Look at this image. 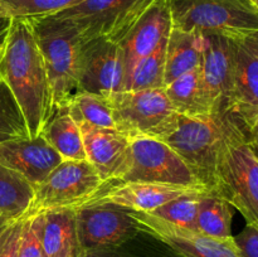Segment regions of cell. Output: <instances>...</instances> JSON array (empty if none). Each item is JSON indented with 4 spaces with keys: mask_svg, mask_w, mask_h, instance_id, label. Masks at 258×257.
<instances>
[{
    "mask_svg": "<svg viewBox=\"0 0 258 257\" xmlns=\"http://www.w3.org/2000/svg\"><path fill=\"white\" fill-rule=\"evenodd\" d=\"M0 77L22 110L29 138L42 135L54 106L47 68L29 18H12L0 47Z\"/></svg>",
    "mask_w": 258,
    "mask_h": 257,
    "instance_id": "1",
    "label": "cell"
},
{
    "mask_svg": "<svg viewBox=\"0 0 258 257\" xmlns=\"http://www.w3.org/2000/svg\"><path fill=\"white\" fill-rule=\"evenodd\" d=\"M247 133L248 128L236 113L216 111L201 117L179 115L176 125L161 140L186 161L209 191L216 193V171L222 150Z\"/></svg>",
    "mask_w": 258,
    "mask_h": 257,
    "instance_id": "2",
    "label": "cell"
},
{
    "mask_svg": "<svg viewBox=\"0 0 258 257\" xmlns=\"http://www.w3.org/2000/svg\"><path fill=\"white\" fill-rule=\"evenodd\" d=\"M29 19L47 68L55 110L67 105L78 91L81 53L85 40L70 22L54 15Z\"/></svg>",
    "mask_w": 258,
    "mask_h": 257,
    "instance_id": "3",
    "label": "cell"
},
{
    "mask_svg": "<svg viewBox=\"0 0 258 257\" xmlns=\"http://www.w3.org/2000/svg\"><path fill=\"white\" fill-rule=\"evenodd\" d=\"M115 128L128 139L168 135L178 121L164 88L120 91L108 97Z\"/></svg>",
    "mask_w": 258,
    "mask_h": 257,
    "instance_id": "4",
    "label": "cell"
},
{
    "mask_svg": "<svg viewBox=\"0 0 258 257\" xmlns=\"http://www.w3.org/2000/svg\"><path fill=\"white\" fill-rule=\"evenodd\" d=\"M214 191L258 228V158L247 135L227 144L219 156Z\"/></svg>",
    "mask_w": 258,
    "mask_h": 257,
    "instance_id": "5",
    "label": "cell"
},
{
    "mask_svg": "<svg viewBox=\"0 0 258 257\" xmlns=\"http://www.w3.org/2000/svg\"><path fill=\"white\" fill-rule=\"evenodd\" d=\"M117 183L164 184L209 191L186 161L156 138L131 139L127 168Z\"/></svg>",
    "mask_w": 258,
    "mask_h": 257,
    "instance_id": "6",
    "label": "cell"
},
{
    "mask_svg": "<svg viewBox=\"0 0 258 257\" xmlns=\"http://www.w3.org/2000/svg\"><path fill=\"white\" fill-rule=\"evenodd\" d=\"M173 27L231 34L258 30V9L251 0H168Z\"/></svg>",
    "mask_w": 258,
    "mask_h": 257,
    "instance_id": "7",
    "label": "cell"
},
{
    "mask_svg": "<svg viewBox=\"0 0 258 257\" xmlns=\"http://www.w3.org/2000/svg\"><path fill=\"white\" fill-rule=\"evenodd\" d=\"M105 185L88 160H62L42 183L34 186V202L29 214L80 208Z\"/></svg>",
    "mask_w": 258,
    "mask_h": 257,
    "instance_id": "8",
    "label": "cell"
},
{
    "mask_svg": "<svg viewBox=\"0 0 258 257\" xmlns=\"http://www.w3.org/2000/svg\"><path fill=\"white\" fill-rule=\"evenodd\" d=\"M153 0H83L54 14L70 22L83 40L105 39L120 42Z\"/></svg>",
    "mask_w": 258,
    "mask_h": 257,
    "instance_id": "9",
    "label": "cell"
},
{
    "mask_svg": "<svg viewBox=\"0 0 258 257\" xmlns=\"http://www.w3.org/2000/svg\"><path fill=\"white\" fill-rule=\"evenodd\" d=\"M76 227L82 257L88 252L121 246L139 232L130 211L113 204L76 208Z\"/></svg>",
    "mask_w": 258,
    "mask_h": 257,
    "instance_id": "10",
    "label": "cell"
},
{
    "mask_svg": "<svg viewBox=\"0 0 258 257\" xmlns=\"http://www.w3.org/2000/svg\"><path fill=\"white\" fill-rule=\"evenodd\" d=\"M125 58L120 43L105 38L85 40L78 91L110 97L125 90Z\"/></svg>",
    "mask_w": 258,
    "mask_h": 257,
    "instance_id": "11",
    "label": "cell"
},
{
    "mask_svg": "<svg viewBox=\"0 0 258 257\" xmlns=\"http://www.w3.org/2000/svg\"><path fill=\"white\" fill-rule=\"evenodd\" d=\"M203 60L201 72L204 90L214 111H232L234 87L233 34L223 32H202ZM234 113V112H233Z\"/></svg>",
    "mask_w": 258,
    "mask_h": 257,
    "instance_id": "12",
    "label": "cell"
},
{
    "mask_svg": "<svg viewBox=\"0 0 258 257\" xmlns=\"http://www.w3.org/2000/svg\"><path fill=\"white\" fill-rule=\"evenodd\" d=\"M139 231L158 239L180 257H241L234 239H219L173 226L141 212H131Z\"/></svg>",
    "mask_w": 258,
    "mask_h": 257,
    "instance_id": "13",
    "label": "cell"
},
{
    "mask_svg": "<svg viewBox=\"0 0 258 257\" xmlns=\"http://www.w3.org/2000/svg\"><path fill=\"white\" fill-rule=\"evenodd\" d=\"M77 125L82 134L86 159L106 184L117 183L127 168L130 139L115 128L96 127L87 123Z\"/></svg>",
    "mask_w": 258,
    "mask_h": 257,
    "instance_id": "14",
    "label": "cell"
},
{
    "mask_svg": "<svg viewBox=\"0 0 258 257\" xmlns=\"http://www.w3.org/2000/svg\"><path fill=\"white\" fill-rule=\"evenodd\" d=\"M171 29L173 19L168 0H153L118 42L125 58L126 77L138 60L153 53L168 39Z\"/></svg>",
    "mask_w": 258,
    "mask_h": 257,
    "instance_id": "15",
    "label": "cell"
},
{
    "mask_svg": "<svg viewBox=\"0 0 258 257\" xmlns=\"http://www.w3.org/2000/svg\"><path fill=\"white\" fill-rule=\"evenodd\" d=\"M193 193H211V191L153 183L106 184L102 189L93 194L83 206L113 204V206L122 207L131 212L148 213L173 199Z\"/></svg>",
    "mask_w": 258,
    "mask_h": 257,
    "instance_id": "16",
    "label": "cell"
},
{
    "mask_svg": "<svg viewBox=\"0 0 258 257\" xmlns=\"http://www.w3.org/2000/svg\"><path fill=\"white\" fill-rule=\"evenodd\" d=\"M62 160L42 135L0 143V164L22 174L34 186Z\"/></svg>",
    "mask_w": 258,
    "mask_h": 257,
    "instance_id": "17",
    "label": "cell"
},
{
    "mask_svg": "<svg viewBox=\"0 0 258 257\" xmlns=\"http://www.w3.org/2000/svg\"><path fill=\"white\" fill-rule=\"evenodd\" d=\"M234 87L232 110L251 128L258 122V55L238 34H233Z\"/></svg>",
    "mask_w": 258,
    "mask_h": 257,
    "instance_id": "18",
    "label": "cell"
},
{
    "mask_svg": "<svg viewBox=\"0 0 258 257\" xmlns=\"http://www.w3.org/2000/svg\"><path fill=\"white\" fill-rule=\"evenodd\" d=\"M43 257H82L76 227V209L43 212Z\"/></svg>",
    "mask_w": 258,
    "mask_h": 257,
    "instance_id": "19",
    "label": "cell"
},
{
    "mask_svg": "<svg viewBox=\"0 0 258 257\" xmlns=\"http://www.w3.org/2000/svg\"><path fill=\"white\" fill-rule=\"evenodd\" d=\"M203 60V34L201 30L173 27L165 49V86L175 78L198 70Z\"/></svg>",
    "mask_w": 258,
    "mask_h": 257,
    "instance_id": "20",
    "label": "cell"
},
{
    "mask_svg": "<svg viewBox=\"0 0 258 257\" xmlns=\"http://www.w3.org/2000/svg\"><path fill=\"white\" fill-rule=\"evenodd\" d=\"M164 90L178 115L201 117L216 112L204 90L201 68L175 78Z\"/></svg>",
    "mask_w": 258,
    "mask_h": 257,
    "instance_id": "21",
    "label": "cell"
},
{
    "mask_svg": "<svg viewBox=\"0 0 258 257\" xmlns=\"http://www.w3.org/2000/svg\"><path fill=\"white\" fill-rule=\"evenodd\" d=\"M34 194V185L22 174L0 164V224L27 217Z\"/></svg>",
    "mask_w": 258,
    "mask_h": 257,
    "instance_id": "22",
    "label": "cell"
},
{
    "mask_svg": "<svg viewBox=\"0 0 258 257\" xmlns=\"http://www.w3.org/2000/svg\"><path fill=\"white\" fill-rule=\"evenodd\" d=\"M42 136L63 160H87L80 126L68 112L67 106L55 108Z\"/></svg>",
    "mask_w": 258,
    "mask_h": 257,
    "instance_id": "23",
    "label": "cell"
},
{
    "mask_svg": "<svg viewBox=\"0 0 258 257\" xmlns=\"http://www.w3.org/2000/svg\"><path fill=\"white\" fill-rule=\"evenodd\" d=\"M233 207L216 193H206L199 203L197 231L219 239L233 238Z\"/></svg>",
    "mask_w": 258,
    "mask_h": 257,
    "instance_id": "24",
    "label": "cell"
},
{
    "mask_svg": "<svg viewBox=\"0 0 258 257\" xmlns=\"http://www.w3.org/2000/svg\"><path fill=\"white\" fill-rule=\"evenodd\" d=\"M66 106L77 123H87L102 128H115L112 107L108 97L78 91Z\"/></svg>",
    "mask_w": 258,
    "mask_h": 257,
    "instance_id": "25",
    "label": "cell"
},
{
    "mask_svg": "<svg viewBox=\"0 0 258 257\" xmlns=\"http://www.w3.org/2000/svg\"><path fill=\"white\" fill-rule=\"evenodd\" d=\"M168 39L150 54L134 65L127 73L123 91H141L165 87V49Z\"/></svg>",
    "mask_w": 258,
    "mask_h": 257,
    "instance_id": "26",
    "label": "cell"
},
{
    "mask_svg": "<svg viewBox=\"0 0 258 257\" xmlns=\"http://www.w3.org/2000/svg\"><path fill=\"white\" fill-rule=\"evenodd\" d=\"M204 194L206 193L185 194L163 204L154 211L148 212L146 214L173 226L197 231V214H198L199 203Z\"/></svg>",
    "mask_w": 258,
    "mask_h": 257,
    "instance_id": "27",
    "label": "cell"
},
{
    "mask_svg": "<svg viewBox=\"0 0 258 257\" xmlns=\"http://www.w3.org/2000/svg\"><path fill=\"white\" fill-rule=\"evenodd\" d=\"M29 138L24 116L7 83L0 77V143Z\"/></svg>",
    "mask_w": 258,
    "mask_h": 257,
    "instance_id": "28",
    "label": "cell"
},
{
    "mask_svg": "<svg viewBox=\"0 0 258 257\" xmlns=\"http://www.w3.org/2000/svg\"><path fill=\"white\" fill-rule=\"evenodd\" d=\"M10 18H40L54 15L83 0H2Z\"/></svg>",
    "mask_w": 258,
    "mask_h": 257,
    "instance_id": "29",
    "label": "cell"
},
{
    "mask_svg": "<svg viewBox=\"0 0 258 257\" xmlns=\"http://www.w3.org/2000/svg\"><path fill=\"white\" fill-rule=\"evenodd\" d=\"M43 213L28 214L24 219L18 257H43Z\"/></svg>",
    "mask_w": 258,
    "mask_h": 257,
    "instance_id": "30",
    "label": "cell"
},
{
    "mask_svg": "<svg viewBox=\"0 0 258 257\" xmlns=\"http://www.w3.org/2000/svg\"><path fill=\"white\" fill-rule=\"evenodd\" d=\"M24 219L8 222L0 229V257H18Z\"/></svg>",
    "mask_w": 258,
    "mask_h": 257,
    "instance_id": "31",
    "label": "cell"
},
{
    "mask_svg": "<svg viewBox=\"0 0 258 257\" xmlns=\"http://www.w3.org/2000/svg\"><path fill=\"white\" fill-rule=\"evenodd\" d=\"M241 257H258V228L247 224L243 231L233 236Z\"/></svg>",
    "mask_w": 258,
    "mask_h": 257,
    "instance_id": "32",
    "label": "cell"
},
{
    "mask_svg": "<svg viewBox=\"0 0 258 257\" xmlns=\"http://www.w3.org/2000/svg\"><path fill=\"white\" fill-rule=\"evenodd\" d=\"M83 257H139V256L122 253V252L116 251L115 247H111V248L98 249V251L88 252V253H86Z\"/></svg>",
    "mask_w": 258,
    "mask_h": 257,
    "instance_id": "33",
    "label": "cell"
},
{
    "mask_svg": "<svg viewBox=\"0 0 258 257\" xmlns=\"http://www.w3.org/2000/svg\"><path fill=\"white\" fill-rule=\"evenodd\" d=\"M242 38L244 43L253 50L258 55V30H253V32L243 33V34H238Z\"/></svg>",
    "mask_w": 258,
    "mask_h": 257,
    "instance_id": "34",
    "label": "cell"
},
{
    "mask_svg": "<svg viewBox=\"0 0 258 257\" xmlns=\"http://www.w3.org/2000/svg\"><path fill=\"white\" fill-rule=\"evenodd\" d=\"M247 141L258 158V122L254 126H252L247 133Z\"/></svg>",
    "mask_w": 258,
    "mask_h": 257,
    "instance_id": "35",
    "label": "cell"
},
{
    "mask_svg": "<svg viewBox=\"0 0 258 257\" xmlns=\"http://www.w3.org/2000/svg\"><path fill=\"white\" fill-rule=\"evenodd\" d=\"M10 22H12V18L10 17L0 18V47H2L3 42H4L5 37H7L8 34V30H9V27H10Z\"/></svg>",
    "mask_w": 258,
    "mask_h": 257,
    "instance_id": "36",
    "label": "cell"
},
{
    "mask_svg": "<svg viewBox=\"0 0 258 257\" xmlns=\"http://www.w3.org/2000/svg\"><path fill=\"white\" fill-rule=\"evenodd\" d=\"M5 17H10L9 13H8L7 7L4 5V3L0 0V18H5Z\"/></svg>",
    "mask_w": 258,
    "mask_h": 257,
    "instance_id": "37",
    "label": "cell"
},
{
    "mask_svg": "<svg viewBox=\"0 0 258 257\" xmlns=\"http://www.w3.org/2000/svg\"><path fill=\"white\" fill-rule=\"evenodd\" d=\"M251 3L258 9V0H251Z\"/></svg>",
    "mask_w": 258,
    "mask_h": 257,
    "instance_id": "38",
    "label": "cell"
},
{
    "mask_svg": "<svg viewBox=\"0 0 258 257\" xmlns=\"http://www.w3.org/2000/svg\"><path fill=\"white\" fill-rule=\"evenodd\" d=\"M3 226H4V224H0V229H2V228H3Z\"/></svg>",
    "mask_w": 258,
    "mask_h": 257,
    "instance_id": "39",
    "label": "cell"
}]
</instances>
